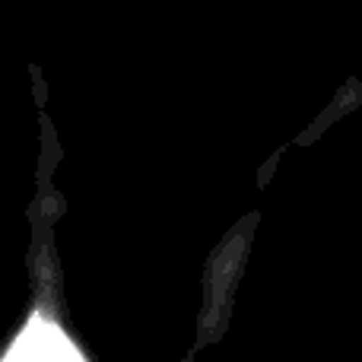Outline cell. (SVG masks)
Listing matches in <instances>:
<instances>
[{
    "label": "cell",
    "instance_id": "cell-1",
    "mask_svg": "<svg viewBox=\"0 0 362 362\" xmlns=\"http://www.w3.org/2000/svg\"><path fill=\"white\" fill-rule=\"evenodd\" d=\"M4 362H83V356L61 327H54L45 318H32Z\"/></svg>",
    "mask_w": 362,
    "mask_h": 362
}]
</instances>
